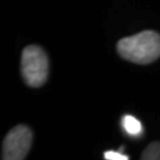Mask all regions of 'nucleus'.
<instances>
[{
    "label": "nucleus",
    "mask_w": 160,
    "mask_h": 160,
    "mask_svg": "<svg viewBox=\"0 0 160 160\" xmlns=\"http://www.w3.org/2000/svg\"><path fill=\"white\" fill-rule=\"evenodd\" d=\"M118 52L122 58L138 64H148L160 57V36L155 31L140 33L119 40Z\"/></svg>",
    "instance_id": "f257e3e1"
},
{
    "label": "nucleus",
    "mask_w": 160,
    "mask_h": 160,
    "mask_svg": "<svg viewBox=\"0 0 160 160\" xmlns=\"http://www.w3.org/2000/svg\"><path fill=\"white\" fill-rule=\"evenodd\" d=\"M49 61L39 46L30 45L22 53V75L26 84L32 88L43 86L48 78Z\"/></svg>",
    "instance_id": "f03ea898"
},
{
    "label": "nucleus",
    "mask_w": 160,
    "mask_h": 160,
    "mask_svg": "<svg viewBox=\"0 0 160 160\" xmlns=\"http://www.w3.org/2000/svg\"><path fill=\"white\" fill-rule=\"evenodd\" d=\"M32 143V132L29 127L19 125L7 133L4 143L1 158L4 160L25 159Z\"/></svg>",
    "instance_id": "7ed1b4c3"
},
{
    "label": "nucleus",
    "mask_w": 160,
    "mask_h": 160,
    "mask_svg": "<svg viewBox=\"0 0 160 160\" xmlns=\"http://www.w3.org/2000/svg\"><path fill=\"white\" fill-rule=\"evenodd\" d=\"M122 126L126 129V132L131 135H138L141 132V123L140 121L137 120L134 116L126 115L122 119Z\"/></svg>",
    "instance_id": "20e7f679"
},
{
    "label": "nucleus",
    "mask_w": 160,
    "mask_h": 160,
    "mask_svg": "<svg viewBox=\"0 0 160 160\" xmlns=\"http://www.w3.org/2000/svg\"><path fill=\"white\" fill-rule=\"evenodd\" d=\"M142 160H160V142H152L145 148L141 155Z\"/></svg>",
    "instance_id": "39448f33"
},
{
    "label": "nucleus",
    "mask_w": 160,
    "mask_h": 160,
    "mask_svg": "<svg viewBox=\"0 0 160 160\" xmlns=\"http://www.w3.org/2000/svg\"><path fill=\"white\" fill-rule=\"evenodd\" d=\"M104 159L107 160H127L129 159V157L125 154H121L120 152H115V151H108L104 153Z\"/></svg>",
    "instance_id": "423d86ee"
}]
</instances>
